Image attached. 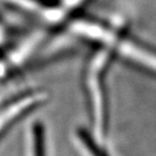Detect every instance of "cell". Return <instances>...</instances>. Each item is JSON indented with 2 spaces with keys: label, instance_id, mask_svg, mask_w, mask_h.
I'll list each match as a JSON object with an SVG mask.
<instances>
[{
  "label": "cell",
  "instance_id": "obj_1",
  "mask_svg": "<svg viewBox=\"0 0 156 156\" xmlns=\"http://www.w3.org/2000/svg\"><path fill=\"white\" fill-rule=\"evenodd\" d=\"M105 58L101 55L95 59L90 70L88 84L89 90L91 93V101L93 108V121H94V130L98 136L101 138L105 131V108H104V98H102L101 88L99 86V78L98 76V70L104 66Z\"/></svg>",
  "mask_w": 156,
  "mask_h": 156
},
{
  "label": "cell",
  "instance_id": "obj_2",
  "mask_svg": "<svg viewBox=\"0 0 156 156\" xmlns=\"http://www.w3.org/2000/svg\"><path fill=\"white\" fill-rule=\"evenodd\" d=\"M45 98L46 96L44 93H34V94L27 95L20 101H14L11 105L5 108L0 113V134L10 125L9 124L10 122L15 121L18 117H20V115L38 105L45 101Z\"/></svg>",
  "mask_w": 156,
  "mask_h": 156
},
{
  "label": "cell",
  "instance_id": "obj_3",
  "mask_svg": "<svg viewBox=\"0 0 156 156\" xmlns=\"http://www.w3.org/2000/svg\"><path fill=\"white\" fill-rule=\"evenodd\" d=\"M119 52L136 63L156 72V54L132 42H124L120 45Z\"/></svg>",
  "mask_w": 156,
  "mask_h": 156
}]
</instances>
